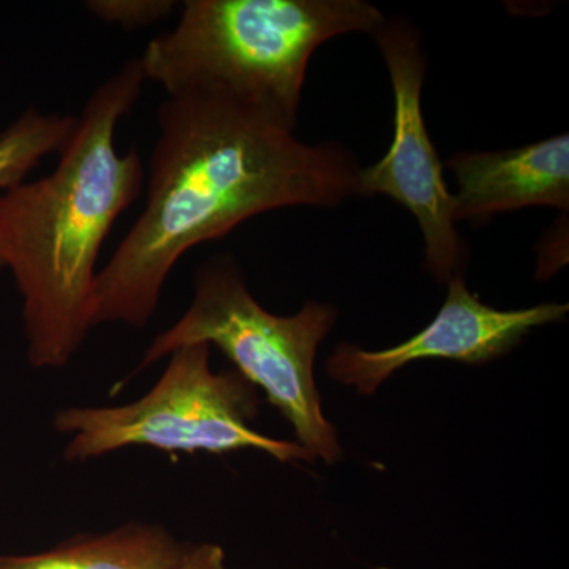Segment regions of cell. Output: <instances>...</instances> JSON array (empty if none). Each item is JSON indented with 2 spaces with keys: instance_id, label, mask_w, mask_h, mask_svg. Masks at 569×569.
Segmentation results:
<instances>
[{
  "instance_id": "obj_2",
  "label": "cell",
  "mask_w": 569,
  "mask_h": 569,
  "mask_svg": "<svg viewBox=\"0 0 569 569\" xmlns=\"http://www.w3.org/2000/svg\"><path fill=\"white\" fill-rule=\"evenodd\" d=\"M130 59L89 96L51 174L0 193V260L22 296L28 359L61 369L92 326L100 250L140 197L141 157L118 152L116 133L144 88Z\"/></svg>"
},
{
  "instance_id": "obj_7",
  "label": "cell",
  "mask_w": 569,
  "mask_h": 569,
  "mask_svg": "<svg viewBox=\"0 0 569 569\" xmlns=\"http://www.w3.org/2000/svg\"><path fill=\"white\" fill-rule=\"evenodd\" d=\"M568 305H539L529 309L498 310L468 290L462 274L448 282L440 312L418 335L400 346L369 351L340 343L328 358L332 380L370 396L410 362L449 359L463 365H482L518 346L531 329L563 320Z\"/></svg>"
},
{
  "instance_id": "obj_8",
  "label": "cell",
  "mask_w": 569,
  "mask_h": 569,
  "mask_svg": "<svg viewBox=\"0 0 569 569\" xmlns=\"http://www.w3.org/2000/svg\"><path fill=\"white\" fill-rule=\"evenodd\" d=\"M458 182L456 223L531 206L569 209V134L508 151L458 152L443 163Z\"/></svg>"
},
{
  "instance_id": "obj_1",
  "label": "cell",
  "mask_w": 569,
  "mask_h": 569,
  "mask_svg": "<svg viewBox=\"0 0 569 569\" xmlns=\"http://www.w3.org/2000/svg\"><path fill=\"white\" fill-rule=\"evenodd\" d=\"M157 123L144 209L99 271L92 326L146 328L183 254L252 217L359 197L361 167L346 146L301 141L222 91L168 96Z\"/></svg>"
},
{
  "instance_id": "obj_4",
  "label": "cell",
  "mask_w": 569,
  "mask_h": 569,
  "mask_svg": "<svg viewBox=\"0 0 569 569\" xmlns=\"http://www.w3.org/2000/svg\"><path fill=\"white\" fill-rule=\"evenodd\" d=\"M336 318L335 307L316 301L291 317L268 312L250 293L233 258L220 254L197 269L192 302L149 343L134 373L186 346L217 347L239 376L263 389L293 427L298 445L313 458L335 463L342 448L335 426L325 418L313 366Z\"/></svg>"
},
{
  "instance_id": "obj_12",
  "label": "cell",
  "mask_w": 569,
  "mask_h": 569,
  "mask_svg": "<svg viewBox=\"0 0 569 569\" xmlns=\"http://www.w3.org/2000/svg\"><path fill=\"white\" fill-rule=\"evenodd\" d=\"M173 569H228L223 549L220 546L203 542L189 545L181 561Z\"/></svg>"
},
{
  "instance_id": "obj_13",
  "label": "cell",
  "mask_w": 569,
  "mask_h": 569,
  "mask_svg": "<svg viewBox=\"0 0 569 569\" xmlns=\"http://www.w3.org/2000/svg\"><path fill=\"white\" fill-rule=\"evenodd\" d=\"M2 268H3L2 260H0V269H2Z\"/></svg>"
},
{
  "instance_id": "obj_9",
  "label": "cell",
  "mask_w": 569,
  "mask_h": 569,
  "mask_svg": "<svg viewBox=\"0 0 569 569\" xmlns=\"http://www.w3.org/2000/svg\"><path fill=\"white\" fill-rule=\"evenodd\" d=\"M189 545L153 523L80 535L31 556H0V569H173Z\"/></svg>"
},
{
  "instance_id": "obj_5",
  "label": "cell",
  "mask_w": 569,
  "mask_h": 569,
  "mask_svg": "<svg viewBox=\"0 0 569 569\" xmlns=\"http://www.w3.org/2000/svg\"><path fill=\"white\" fill-rule=\"evenodd\" d=\"M168 358L156 387L132 403L58 411L52 427L71 436L63 458L86 462L146 447L168 455L257 449L284 463L316 460L301 445L276 440L250 427L258 415L257 391L236 370L213 372L211 347L186 346Z\"/></svg>"
},
{
  "instance_id": "obj_11",
  "label": "cell",
  "mask_w": 569,
  "mask_h": 569,
  "mask_svg": "<svg viewBox=\"0 0 569 569\" xmlns=\"http://www.w3.org/2000/svg\"><path fill=\"white\" fill-rule=\"evenodd\" d=\"M84 6L99 20L133 31L170 17L179 3L174 0H89Z\"/></svg>"
},
{
  "instance_id": "obj_3",
  "label": "cell",
  "mask_w": 569,
  "mask_h": 569,
  "mask_svg": "<svg viewBox=\"0 0 569 569\" xmlns=\"http://www.w3.org/2000/svg\"><path fill=\"white\" fill-rule=\"evenodd\" d=\"M385 20L366 0H186L138 61L167 96L222 91L295 130L313 52L347 33L372 36Z\"/></svg>"
},
{
  "instance_id": "obj_6",
  "label": "cell",
  "mask_w": 569,
  "mask_h": 569,
  "mask_svg": "<svg viewBox=\"0 0 569 569\" xmlns=\"http://www.w3.org/2000/svg\"><path fill=\"white\" fill-rule=\"evenodd\" d=\"M391 78L395 134L383 159L361 168L359 197L385 194L417 219L425 239L429 274L448 283L462 274L468 247L456 228L455 194L449 192L443 162L427 132L421 93L427 58L417 26L403 18L385 20L372 33Z\"/></svg>"
},
{
  "instance_id": "obj_10",
  "label": "cell",
  "mask_w": 569,
  "mask_h": 569,
  "mask_svg": "<svg viewBox=\"0 0 569 569\" xmlns=\"http://www.w3.org/2000/svg\"><path fill=\"white\" fill-rule=\"evenodd\" d=\"M74 123V116L44 114L33 107L11 122L0 133V193L20 186L44 157L61 151Z\"/></svg>"
}]
</instances>
